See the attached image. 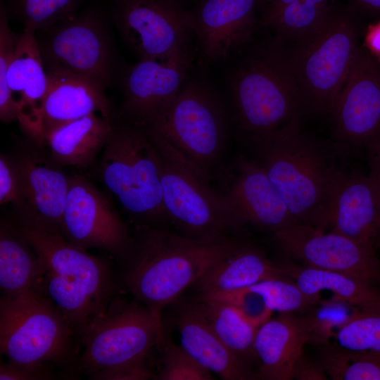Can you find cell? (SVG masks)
Wrapping results in <instances>:
<instances>
[{
  "label": "cell",
  "mask_w": 380,
  "mask_h": 380,
  "mask_svg": "<svg viewBox=\"0 0 380 380\" xmlns=\"http://www.w3.org/2000/svg\"><path fill=\"white\" fill-rule=\"evenodd\" d=\"M248 139L298 223L325 231L334 195L347 173L343 151L348 148L311 138L301 128Z\"/></svg>",
  "instance_id": "1"
},
{
  "label": "cell",
  "mask_w": 380,
  "mask_h": 380,
  "mask_svg": "<svg viewBox=\"0 0 380 380\" xmlns=\"http://www.w3.org/2000/svg\"><path fill=\"white\" fill-rule=\"evenodd\" d=\"M241 243L227 236L192 239L144 227L120 260L122 280L134 298L150 308L162 324L164 308Z\"/></svg>",
  "instance_id": "2"
},
{
  "label": "cell",
  "mask_w": 380,
  "mask_h": 380,
  "mask_svg": "<svg viewBox=\"0 0 380 380\" xmlns=\"http://www.w3.org/2000/svg\"><path fill=\"white\" fill-rule=\"evenodd\" d=\"M229 92L237 125L248 137L300 129L308 113L283 49L271 37L234 68Z\"/></svg>",
  "instance_id": "3"
},
{
  "label": "cell",
  "mask_w": 380,
  "mask_h": 380,
  "mask_svg": "<svg viewBox=\"0 0 380 380\" xmlns=\"http://www.w3.org/2000/svg\"><path fill=\"white\" fill-rule=\"evenodd\" d=\"M357 13L336 7L311 38L281 46L308 113L331 112L360 46Z\"/></svg>",
  "instance_id": "4"
},
{
  "label": "cell",
  "mask_w": 380,
  "mask_h": 380,
  "mask_svg": "<svg viewBox=\"0 0 380 380\" xmlns=\"http://www.w3.org/2000/svg\"><path fill=\"white\" fill-rule=\"evenodd\" d=\"M154 145L166 215L182 235L213 239L239 227L224 195L213 191L208 177L160 136L146 130Z\"/></svg>",
  "instance_id": "5"
},
{
  "label": "cell",
  "mask_w": 380,
  "mask_h": 380,
  "mask_svg": "<svg viewBox=\"0 0 380 380\" xmlns=\"http://www.w3.org/2000/svg\"><path fill=\"white\" fill-rule=\"evenodd\" d=\"M99 174L129 214L149 221L167 218L158 155L145 129L116 122L102 151Z\"/></svg>",
  "instance_id": "6"
},
{
  "label": "cell",
  "mask_w": 380,
  "mask_h": 380,
  "mask_svg": "<svg viewBox=\"0 0 380 380\" xmlns=\"http://www.w3.org/2000/svg\"><path fill=\"white\" fill-rule=\"evenodd\" d=\"M75 335L58 308L39 289L1 298V353L11 363H68L74 354Z\"/></svg>",
  "instance_id": "7"
},
{
  "label": "cell",
  "mask_w": 380,
  "mask_h": 380,
  "mask_svg": "<svg viewBox=\"0 0 380 380\" xmlns=\"http://www.w3.org/2000/svg\"><path fill=\"white\" fill-rule=\"evenodd\" d=\"M146 130L160 136L208 177L225 147L227 113L212 87L192 80L182 86L164 114Z\"/></svg>",
  "instance_id": "8"
},
{
  "label": "cell",
  "mask_w": 380,
  "mask_h": 380,
  "mask_svg": "<svg viewBox=\"0 0 380 380\" xmlns=\"http://www.w3.org/2000/svg\"><path fill=\"white\" fill-rule=\"evenodd\" d=\"M80 338L84 348L74 371L90 375L146 361L165 336L162 324L150 308L136 299L113 296Z\"/></svg>",
  "instance_id": "9"
},
{
  "label": "cell",
  "mask_w": 380,
  "mask_h": 380,
  "mask_svg": "<svg viewBox=\"0 0 380 380\" xmlns=\"http://www.w3.org/2000/svg\"><path fill=\"white\" fill-rule=\"evenodd\" d=\"M115 17L139 60L164 61L192 50V13L179 0H118Z\"/></svg>",
  "instance_id": "10"
},
{
  "label": "cell",
  "mask_w": 380,
  "mask_h": 380,
  "mask_svg": "<svg viewBox=\"0 0 380 380\" xmlns=\"http://www.w3.org/2000/svg\"><path fill=\"white\" fill-rule=\"evenodd\" d=\"M15 218L18 231L37 253L44 271L83 289L107 308L115 289L107 262L75 246L54 227L29 217Z\"/></svg>",
  "instance_id": "11"
},
{
  "label": "cell",
  "mask_w": 380,
  "mask_h": 380,
  "mask_svg": "<svg viewBox=\"0 0 380 380\" xmlns=\"http://www.w3.org/2000/svg\"><path fill=\"white\" fill-rule=\"evenodd\" d=\"M35 32L24 28L7 72L0 76V119L5 123L18 120L31 141L41 148L48 80Z\"/></svg>",
  "instance_id": "12"
},
{
  "label": "cell",
  "mask_w": 380,
  "mask_h": 380,
  "mask_svg": "<svg viewBox=\"0 0 380 380\" xmlns=\"http://www.w3.org/2000/svg\"><path fill=\"white\" fill-rule=\"evenodd\" d=\"M48 30L47 37L39 43L46 70L67 71L107 87L112 78V56L96 14L73 16Z\"/></svg>",
  "instance_id": "13"
},
{
  "label": "cell",
  "mask_w": 380,
  "mask_h": 380,
  "mask_svg": "<svg viewBox=\"0 0 380 380\" xmlns=\"http://www.w3.org/2000/svg\"><path fill=\"white\" fill-rule=\"evenodd\" d=\"M61 231L75 246L101 249L121 260L132 239L104 194L81 175L69 177Z\"/></svg>",
  "instance_id": "14"
},
{
  "label": "cell",
  "mask_w": 380,
  "mask_h": 380,
  "mask_svg": "<svg viewBox=\"0 0 380 380\" xmlns=\"http://www.w3.org/2000/svg\"><path fill=\"white\" fill-rule=\"evenodd\" d=\"M273 234L284 254L301 265L380 285V258L371 248L338 232H325L304 224Z\"/></svg>",
  "instance_id": "15"
},
{
  "label": "cell",
  "mask_w": 380,
  "mask_h": 380,
  "mask_svg": "<svg viewBox=\"0 0 380 380\" xmlns=\"http://www.w3.org/2000/svg\"><path fill=\"white\" fill-rule=\"evenodd\" d=\"M329 115L336 141L348 148L380 138V61L362 45Z\"/></svg>",
  "instance_id": "16"
},
{
  "label": "cell",
  "mask_w": 380,
  "mask_h": 380,
  "mask_svg": "<svg viewBox=\"0 0 380 380\" xmlns=\"http://www.w3.org/2000/svg\"><path fill=\"white\" fill-rule=\"evenodd\" d=\"M192 50L164 61L139 60L123 80L122 113L129 123L151 127L174 101L186 77Z\"/></svg>",
  "instance_id": "17"
},
{
  "label": "cell",
  "mask_w": 380,
  "mask_h": 380,
  "mask_svg": "<svg viewBox=\"0 0 380 380\" xmlns=\"http://www.w3.org/2000/svg\"><path fill=\"white\" fill-rule=\"evenodd\" d=\"M236 175L224 194L239 226L250 224L273 232L300 224L257 161L240 155Z\"/></svg>",
  "instance_id": "18"
},
{
  "label": "cell",
  "mask_w": 380,
  "mask_h": 380,
  "mask_svg": "<svg viewBox=\"0 0 380 380\" xmlns=\"http://www.w3.org/2000/svg\"><path fill=\"white\" fill-rule=\"evenodd\" d=\"M262 0H203L192 13L199 47L210 61L230 56L252 39Z\"/></svg>",
  "instance_id": "19"
},
{
  "label": "cell",
  "mask_w": 380,
  "mask_h": 380,
  "mask_svg": "<svg viewBox=\"0 0 380 380\" xmlns=\"http://www.w3.org/2000/svg\"><path fill=\"white\" fill-rule=\"evenodd\" d=\"M37 148L29 141L12 156L27 208L22 216L37 219L61 231L69 177L58 167L60 165L46 158Z\"/></svg>",
  "instance_id": "20"
},
{
  "label": "cell",
  "mask_w": 380,
  "mask_h": 380,
  "mask_svg": "<svg viewBox=\"0 0 380 380\" xmlns=\"http://www.w3.org/2000/svg\"><path fill=\"white\" fill-rule=\"evenodd\" d=\"M329 226L380 251V204L368 175L348 172L344 175L334 195Z\"/></svg>",
  "instance_id": "21"
},
{
  "label": "cell",
  "mask_w": 380,
  "mask_h": 380,
  "mask_svg": "<svg viewBox=\"0 0 380 380\" xmlns=\"http://www.w3.org/2000/svg\"><path fill=\"white\" fill-rule=\"evenodd\" d=\"M279 313L257 329L254 351L258 364L256 379H291L293 365L309 343L312 330L308 315Z\"/></svg>",
  "instance_id": "22"
},
{
  "label": "cell",
  "mask_w": 380,
  "mask_h": 380,
  "mask_svg": "<svg viewBox=\"0 0 380 380\" xmlns=\"http://www.w3.org/2000/svg\"><path fill=\"white\" fill-rule=\"evenodd\" d=\"M182 347L202 367L225 380L254 379L250 365L234 355L213 331L196 303L177 316Z\"/></svg>",
  "instance_id": "23"
},
{
  "label": "cell",
  "mask_w": 380,
  "mask_h": 380,
  "mask_svg": "<svg viewBox=\"0 0 380 380\" xmlns=\"http://www.w3.org/2000/svg\"><path fill=\"white\" fill-rule=\"evenodd\" d=\"M46 72L48 86L43 108L44 129L91 114L114 118L105 89L98 84L64 70H46Z\"/></svg>",
  "instance_id": "24"
},
{
  "label": "cell",
  "mask_w": 380,
  "mask_h": 380,
  "mask_svg": "<svg viewBox=\"0 0 380 380\" xmlns=\"http://www.w3.org/2000/svg\"><path fill=\"white\" fill-rule=\"evenodd\" d=\"M115 122L114 118L91 114L44 127L50 158L60 165L89 166L104 148Z\"/></svg>",
  "instance_id": "25"
},
{
  "label": "cell",
  "mask_w": 380,
  "mask_h": 380,
  "mask_svg": "<svg viewBox=\"0 0 380 380\" xmlns=\"http://www.w3.org/2000/svg\"><path fill=\"white\" fill-rule=\"evenodd\" d=\"M284 277L277 262L258 248L242 243L233 253L214 264L196 282L200 294L240 289Z\"/></svg>",
  "instance_id": "26"
},
{
  "label": "cell",
  "mask_w": 380,
  "mask_h": 380,
  "mask_svg": "<svg viewBox=\"0 0 380 380\" xmlns=\"http://www.w3.org/2000/svg\"><path fill=\"white\" fill-rule=\"evenodd\" d=\"M284 277L294 280L310 295L327 290L332 296L361 310L380 308V288L354 277L298 264L286 260L277 262Z\"/></svg>",
  "instance_id": "27"
},
{
  "label": "cell",
  "mask_w": 380,
  "mask_h": 380,
  "mask_svg": "<svg viewBox=\"0 0 380 380\" xmlns=\"http://www.w3.org/2000/svg\"><path fill=\"white\" fill-rule=\"evenodd\" d=\"M44 267L16 225L1 222L0 287L3 297L13 298L40 289Z\"/></svg>",
  "instance_id": "28"
},
{
  "label": "cell",
  "mask_w": 380,
  "mask_h": 380,
  "mask_svg": "<svg viewBox=\"0 0 380 380\" xmlns=\"http://www.w3.org/2000/svg\"><path fill=\"white\" fill-rule=\"evenodd\" d=\"M194 302L215 334L234 355L248 365L256 360L253 345L258 327L223 303L200 297Z\"/></svg>",
  "instance_id": "29"
},
{
  "label": "cell",
  "mask_w": 380,
  "mask_h": 380,
  "mask_svg": "<svg viewBox=\"0 0 380 380\" xmlns=\"http://www.w3.org/2000/svg\"><path fill=\"white\" fill-rule=\"evenodd\" d=\"M317 360L333 380H380V351L352 350L329 343L319 346Z\"/></svg>",
  "instance_id": "30"
},
{
  "label": "cell",
  "mask_w": 380,
  "mask_h": 380,
  "mask_svg": "<svg viewBox=\"0 0 380 380\" xmlns=\"http://www.w3.org/2000/svg\"><path fill=\"white\" fill-rule=\"evenodd\" d=\"M247 288L259 294L272 312L306 314L321 300L320 295L305 293L294 280L287 277L267 279Z\"/></svg>",
  "instance_id": "31"
},
{
  "label": "cell",
  "mask_w": 380,
  "mask_h": 380,
  "mask_svg": "<svg viewBox=\"0 0 380 380\" xmlns=\"http://www.w3.org/2000/svg\"><path fill=\"white\" fill-rule=\"evenodd\" d=\"M361 309L341 299L331 296L319 303L306 313L311 323L308 343L318 347L330 343L331 338L346 324Z\"/></svg>",
  "instance_id": "32"
},
{
  "label": "cell",
  "mask_w": 380,
  "mask_h": 380,
  "mask_svg": "<svg viewBox=\"0 0 380 380\" xmlns=\"http://www.w3.org/2000/svg\"><path fill=\"white\" fill-rule=\"evenodd\" d=\"M80 0H15L14 9L25 27L48 30L74 16Z\"/></svg>",
  "instance_id": "33"
},
{
  "label": "cell",
  "mask_w": 380,
  "mask_h": 380,
  "mask_svg": "<svg viewBox=\"0 0 380 380\" xmlns=\"http://www.w3.org/2000/svg\"><path fill=\"white\" fill-rule=\"evenodd\" d=\"M346 349L380 351V308L361 310L334 337Z\"/></svg>",
  "instance_id": "34"
},
{
  "label": "cell",
  "mask_w": 380,
  "mask_h": 380,
  "mask_svg": "<svg viewBox=\"0 0 380 380\" xmlns=\"http://www.w3.org/2000/svg\"><path fill=\"white\" fill-rule=\"evenodd\" d=\"M160 380H211V372L199 365L182 347L164 338Z\"/></svg>",
  "instance_id": "35"
},
{
  "label": "cell",
  "mask_w": 380,
  "mask_h": 380,
  "mask_svg": "<svg viewBox=\"0 0 380 380\" xmlns=\"http://www.w3.org/2000/svg\"><path fill=\"white\" fill-rule=\"evenodd\" d=\"M198 297L229 305L258 328L268 320L272 313L267 308L262 297L248 288L200 294Z\"/></svg>",
  "instance_id": "36"
},
{
  "label": "cell",
  "mask_w": 380,
  "mask_h": 380,
  "mask_svg": "<svg viewBox=\"0 0 380 380\" xmlns=\"http://www.w3.org/2000/svg\"><path fill=\"white\" fill-rule=\"evenodd\" d=\"M0 203L12 204L16 215H24L27 213L15 162L12 157L2 153L0 155Z\"/></svg>",
  "instance_id": "37"
},
{
  "label": "cell",
  "mask_w": 380,
  "mask_h": 380,
  "mask_svg": "<svg viewBox=\"0 0 380 380\" xmlns=\"http://www.w3.org/2000/svg\"><path fill=\"white\" fill-rule=\"evenodd\" d=\"M146 360L113 368H108L89 375L96 380H146L155 376L148 367Z\"/></svg>",
  "instance_id": "38"
},
{
  "label": "cell",
  "mask_w": 380,
  "mask_h": 380,
  "mask_svg": "<svg viewBox=\"0 0 380 380\" xmlns=\"http://www.w3.org/2000/svg\"><path fill=\"white\" fill-rule=\"evenodd\" d=\"M54 375L47 365L38 366L18 365L11 362L1 363V380L51 379Z\"/></svg>",
  "instance_id": "39"
},
{
  "label": "cell",
  "mask_w": 380,
  "mask_h": 380,
  "mask_svg": "<svg viewBox=\"0 0 380 380\" xmlns=\"http://www.w3.org/2000/svg\"><path fill=\"white\" fill-rule=\"evenodd\" d=\"M328 376L318 360L315 361L304 353L296 361L291 379L296 380H326Z\"/></svg>",
  "instance_id": "40"
},
{
  "label": "cell",
  "mask_w": 380,
  "mask_h": 380,
  "mask_svg": "<svg viewBox=\"0 0 380 380\" xmlns=\"http://www.w3.org/2000/svg\"><path fill=\"white\" fill-rule=\"evenodd\" d=\"M369 171L367 175L380 204V138L367 148Z\"/></svg>",
  "instance_id": "41"
},
{
  "label": "cell",
  "mask_w": 380,
  "mask_h": 380,
  "mask_svg": "<svg viewBox=\"0 0 380 380\" xmlns=\"http://www.w3.org/2000/svg\"><path fill=\"white\" fill-rule=\"evenodd\" d=\"M362 46L380 61V18L367 27Z\"/></svg>",
  "instance_id": "42"
},
{
  "label": "cell",
  "mask_w": 380,
  "mask_h": 380,
  "mask_svg": "<svg viewBox=\"0 0 380 380\" xmlns=\"http://www.w3.org/2000/svg\"><path fill=\"white\" fill-rule=\"evenodd\" d=\"M352 6L358 12L380 17V0H350Z\"/></svg>",
  "instance_id": "43"
},
{
  "label": "cell",
  "mask_w": 380,
  "mask_h": 380,
  "mask_svg": "<svg viewBox=\"0 0 380 380\" xmlns=\"http://www.w3.org/2000/svg\"><path fill=\"white\" fill-rule=\"evenodd\" d=\"M265 0H264V2H265Z\"/></svg>",
  "instance_id": "44"
}]
</instances>
